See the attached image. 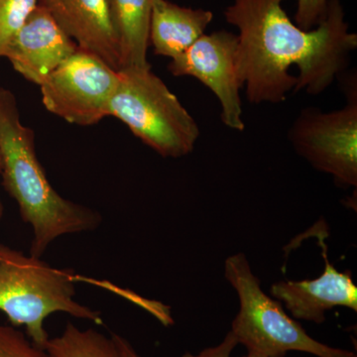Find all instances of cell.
Masks as SVG:
<instances>
[{
    "label": "cell",
    "instance_id": "1",
    "mask_svg": "<svg viewBox=\"0 0 357 357\" xmlns=\"http://www.w3.org/2000/svg\"><path fill=\"white\" fill-rule=\"evenodd\" d=\"M284 0H232L223 16L238 30V72L248 102L281 103L290 91L319 96L347 72L357 35L340 0H328L324 20L301 29Z\"/></svg>",
    "mask_w": 357,
    "mask_h": 357
},
{
    "label": "cell",
    "instance_id": "3",
    "mask_svg": "<svg viewBox=\"0 0 357 357\" xmlns=\"http://www.w3.org/2000/svg\"><path fill=\"white\" fill-rule=\"evenodd\" d=\"M77 276L21 251L0 244V311L13 326H24L33 344L45 349V319L54 312L102 325L100 312L75 300Z\"/></svg>",
    "mask_w": 357,
    "mask_h": 357
},
{
    "label": "cell",
    "instance_id": "14",
    "mask_svg": "<svg viewBox=\"0 0 357 357\" xmlns=\"http://www.w3.org/2000/svg\"><path fill=\"white\" fill-rule=\"evenodd\" d=\"M45 351L49 357H122L112 335L93 328L79 330L72 323L60 335L49 338Z\"/></svg>",
    "mask_w": 357,
    "mask_h": 357
},
{
    "label": "cell",
    "instance_id": "13",
    "mask_svg": "<svg viewBox=\"0 0 357 357\" xmlns=\"http://www.w3.org/2000/svg\"><path fill=\"white\" fill-rule=\"evenodd\" d=\"M109 4L119 40L121 70L151 67L147 51L152 0H109Z\"/></svg>",
    "mask_w": 357,
    "mask_h": 357
},
{
    "label": "cell",
    "instance_id": "8",
    "mask_svg": "<svg viewBox=\"0 0 357 357\" xmlns=\"http://www.w3.org/2000/svg\"><path fill=\"white\" fill-rule=\"evenodd\" d=\"M168 70L173 76L192 77L201 82L217 96L222 123L239 132L245 129L237 34L225 30L204 34L187 51L171 60Z\"/></svg>",
    "mask_w": 357,
    "mask_h": 357
},
{
    "label": "cell",
    "instance_id": "20",
    "mask_svg": "<svg viewBox=\"0 0 357 357\" xmlns=\"http://www.w3.org/2000/svg\"><path fill=\"white\" fill-rule=\"evenodd\" d=\"M0 172H1V157H0ZM2 217H3V206L0 201V222H1Z\"/></svg>",
    "mask_w": 357,
    "mask_h": 357
},
{
    "label": "cell",
    "instance_id": "15",
    "mask_svg": "<svg viewBox=\"0 0 357 357\" xmlns=\"http://www.w3.org/2000/svg\"><path fill=\"white\" fill-rule=\"evenodd\" d=\"M37 6L38 0H0V57Z\"/></svg>",
    "mask_w": 357,
    "mask_h": 357
},
{
    "label": "cell",
    "instance_id": "5",
    "mask_svg": "<svg viewBox=\"0 0 357 357\" xmlns=\"http://www.w3.org/2000/svg\"><path fill=\"white\" fill-rule=\"evenodd\" d=\"M225 277L239 301V311L230 332L248 354L285 357L289 351H299L317 357H357L356 352L312 338L279 301L263 291L261 282L244 253L227 258Z\"/></svg>",
    "mask_w": 357,
    "mask_h": 357
},
{
    "label": "cell",
    "instance_id": "7",
    "mask_svg": "<svg viewBox=\"0 0 357 357\" xmlns=\"http://www.w3.org/2000/svg\"><path fill=\"white\" fill-rule=\"evenodd\" d=\"M119 79V70L77 47L39 86L48 112L69 123L89 126L109 116Z\"/></svg>",
    "mask_w": 357,
    "mask_h": 357
},
{
    "label": "cell",
    "instance_id": "6",
    "mask_svg": "<svg viewBox=\"0 0 357 357\" xmlns=\"http://www.w3.org/2000/svg\"><path fill=\"white\" fill-rule=\"evenodd\" d=\"M347 102L325 112L306 107L299 112L288 131L296 153L319 171L332 176L342 189L357 187L356 77L347 73L340 77Z\"/></svg>",
    "mask_w": 357,
    "mask_h": 357
},
{
    "label": "cell",
    "instance_id": "19",
    "mask_svg": "<svg viewBox=\"0 0 357 357\" xmlns=\"http://www.w3.org/2000/svg\"><path fill=\"white\" fill-rule=\"evenodd\" d=\"M112 337L114 338L117 347H119L122 357H142L135 351L132 344H131L128 340L121 337V335L112 333Z\"/></svg>",
    "mask_w": 357,
    "mask_h": 357
},
{
    "label": "cell",
    "instance_id": "4",
    "mask_svg": "<svg viewBox=\"0 0 357 357\" xmlns=\"http://www.w3.org/2000/svg\"><path fill=\"white\" fill-rule=\"evenodd\" d=\"M119 77L109 116L162 157L192 153L201 134L198 123L151 67L121 69Z\"/></svg>",
    "mask_w": 357,
    "mask_h": 357
},
{
    "label": "cell",
    "instance_id": "17",
    "mask_svg": "<svg viewBox=\"0 0 357 357\" xmlns=\"http://www.w3.org/2000/svg\"><path fill=\"white\" fill-rule=\"evenodd\" d=\"M328 0H297L295 23L301 29H314L326 16Z\"/></svg>",
    "mask_w": 357,
    "mask_h": 357
},
{
    "label": "cell",
    "instance_id": "9",
    "mask_svg": "<svg viewBox=\"0 0 357 357\" xmlns=\"http://www.w3.org/2000/svg\"><path fill=\"white\" fill-rule=\"evenodd\" d=\"M325 261L323 274L312 280H283L272 284L270 296L279 301L293 319L321 325L333 307L357 312V287L351 271H338L328 259L326 237L318 234Z\"/></svg>",
    "mask_w": 357,
    "mask_h": 357
},
{
    "label": "cell",
    "instance_id": "16",
    "mask_svg": "<svg viewBox=\"0 0 357 357\" xmlns=\"http://www.w3.org/2000/svg\"><path fill=\"white\" fill-rule=\"evenodd\" d=\"M0 357H49L15 326L0 325Z\"/></svg>",
    "mask_w": 357,
    "mask_h": 357
},
{
    "label": "cell",
    "instance_id": "2",
    "mask_svg": "<svg viewBox=\"0 0 357 357\" xmlns=\"http://www.w3.org/2000/svg\"><path fill=\"white\" fill-rule=\"evenodd\" d=\"M0 157L3 185L31 225L30 255L42 257L66 234L98 229L102 217L88 206L63 198L52 187L37 157L35 133L23 126L15 96L0 88Z\"/></svg>",
    "mask_w": 357,
    "mask_h": 357
},
{
    "label": "cell",
    "instance_id": "10",
    "mask_svg": "<svg viewBox=\"0 0 357 357\" xmlns=\"http://www.w3.org/2000/svg\"><path fill=\"white\" fill-rule=\"evenodd\" d=\"M77 47L51 14L38 4L7 46L3 57L24 79L40 86Z\"/></svg>",
    "mask_w": 357,
    "mask_h": 357
},
{
    "label": "cell",
    "instance_id": "12",
    "mask_svg": "<svg viewBox=\"0 0 357 357\" xmlns=\"http://www.w3.org/2000/svg\"><path fill=\"white\" fill-rule=\"evenodd\" d=\"M213 20V13L206 9L152 0L149 43L155 55L177 58L203 36Z\"/></svg>",
    "mask_w": 357,
    "mask_h": 357
},
{
    "label": "cell",
    "instance_id": "11",
    "mask_svg": "<svg viewBox=\"0 0 357 357\" xmlns=\"http://www.w3.org/2000/svg\"><path fill=\"white\" fill-rule=\"evenodd\" d=\"M79 48L121 70L119 40L109 0H38Z\"/></svg>",
    "mask_w": 357,
    "mask_h": 357
},
{
    "label": "cell",
    "instance_id": "18",
    "mask_svg": "<svg viewBox=\"0 0 357 357\" xmlns=\"http://www.w3.org/2000/svg\"><path fill=\"white\" fill-rule=\"evenodd\" d=\"M238 345L236 337H234V333L229 332L227 333L222 342L215 347H208L203 351H199L198 354H192L191 352H185L180 357H232V351ZM243 357H270L262 356V354H248Z\"/></svg>",
    "mask_w": 357,
    "mask_h": 357
}]
</instances>
